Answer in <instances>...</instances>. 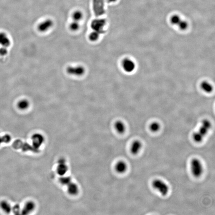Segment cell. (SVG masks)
Wrapping results in <instances>:
<instances>
[{
  "label": "cell",
  "instance_id": "7402d4cb",
  "mask_svg": "<svg viewBox=\"0 0 215 215\" xmlns=\"http://www.w3.org/2000/svg\"><path fill=\"white\" fill-rule=\"evenodd\" d=\"M100 33H98L96 31H93V32H91L89 35V38L90 40L91 41H97L99 37Z\"/></svg>",
  "mask_w": 215,
  "mask_h": 215
},
{
  "label": "cell",
  "instance_id": "277c9868",
  "mask_svg": "<svg viewBox=\"0 0 215 215\" xmlns=\"http://www.w3.org/2000/svg\"><path fill=\"white\" fill-rule=\"evenodd\" d=\"M93 7L96 17H99L104 15L105 13L104 0H93Z\"/></svg>",
  "mask_w": 215,
  "mask_h": 215
},
{
  "label": "cell",
  "instance_id": "4316f807",
  "mask_svg": "<svg viewBox=\"0 0 215 215\" xmlns=\"http://www.w3.org/2000/svg\"><path fill=\"white\" fill-rule=\"evenodd\" d=\"M79 28V25L77 21L72 22L70 25V28L72 31H77Z\"/></svg>",
  "mask_w": 215,
  "mask_h": 215
},
{
  "label": "cell",
  "instance_id": "4fadbf2b",
  "mask_svg": "<svg viewBox=\"0 0 215 215\" xmlns=\"http://www.w3.org/2000/svg\"><path fill=\"white\" fill-rule=\"evenodd\" d=\"M0 208L7 214H10L12 212V206L9 202L6 200H3L0 202Z\"/></svg>",
  "mask_w": 215,
  "mask_h": 215
},
{
  "label": "cell",
  "instance_id": "d6986e66",
  "mask_svg": "<svg viewBox=\"0 0 215 215\" xmlns=\"http://www.w3.org/2000/svg\"><path fill=\"white\" fill-rule=\"evenodd\" d=\"M59 182L62 185L67 186L72 182L71 178L70 176H65V175L61 176L59 179Z\"/></svg>",
  "mask_w": 215,
  "mask_h": 215
},
{
  "label": "cell",
  "instance_id": "3957f363",
  "mask_svg": "<svg viewBox=\"0 0 215 215\" xmlns=\"http://www.w3.org/2000/svg\"><path fill=\"white\" fill-rule=\"evenodd\" d=\"M31 141L33 148L37 150L44 144L45 138L43 135L37 133L32 135L31 137Z\"/></svg>",
  "mask_w": 215,
  "mask_h": 215
},
{
  "label": "cell",
  "instance_id": "484cf974",
  "mask_svg": "<svg viewBox=\"0 0 215 215\" xmlns=\"http://www.w3.org/2000/svg\"><path fill=\"white\" fill-rule=\"evenodd\" d=\"M178 26L181 30H185L187 29L188 26V24L186 21L181 20L179 24H178Z\"/></svg>",
  "mask_w": 215,
  "mask_h": 215
},
{
  "label": "cell",
  "instance_id": "7a4b0ae2",
  "mask_svg": "<svg viewBox=\"0 0 215 215\" xmlns=\"http://www.w3.org/2000/svg\"><path fill=\"white\" fill-rule=\"evenodd\" d=\"M191 169L192 174L196 177H200L202 174L203 171V168L201 162L196 158L192 160Z\"/></svg>",
  "mask_w": 215,
  "mask_h": 215
},
{
  "label": "cell",
  "instance_id": "44dd1931",
  "mask_svg": "<svg viewBox=\"0 0 215 215\" xmlns=\"http://www.w3.org/2000/svg\"><path fill=\"white\" fill-rule=\"evenodd\" d=\"M83 15L82 12L80 11H76L73 14V18L75 21L78 22L83 18Z\"/></svg>",
  "mask_w": 215,
  "mask_h": 215
},
{
  "label": "cell",
  "instance_id": "ba28073f",
  "mask_svg": "<svg viewBox=\"0 0 215 215\" xmlns=\"http://www.w3.org/2000/svg\"><path fill=\"white\" fill-rule=\"evenodd\" d=\"M36 208V204L32 200L26 202L21 209V214L22 215H28L33 212Z\"/></svg>",
  "mask_w": 215,
  "mask_h": 215
},
{
  "label": "cell",
  "instance_id": "9a60e30c",
  "mask_svg": "<svg viewBox=\"0 0 215 215\" xmlns=\"http://www.w3.org/2000/svg\"><path fill=\"white\" fill-rule=\"evenodd\" d=\"M142 143L140 141L136 140L132 144L130 150L132 154L133 155H136L139 152L142 148Z\"/></svg>",
  "mask_w": 215,
  "mask_h": 215
},
{
  "label": "cell",
  "instance_id": "8992f818",
  "mask_svg": "<svg viewBox=\"0 0 215 215\" xmlns=\"http://www.w3.org/2000/svg\"><path fill=\"white\" fill-rule=\"evenodd\" d=\"M106 24V21L105 19H95L91 22V27L94 31L102 34L104 33V28Z\"/></svg>",
  "mask_w": 215,
  "mask_h": 215
},
{
  "label": "cell",
  "instance_id": "83f0119b",
  "mask_svg": "<svg viewBox=\"0 0 215 215\" xmlns=\"http://www.w3.org/2000/svg\"><path fill=\"white\" fill-rule=\"evenodd\" d=\"M3 139L4 143L5 144H8L10 142L12 139V138L10 135L5 134L3 136Z\"/></svg>",
  "mask_w": 215,
  "mask_h": 215
},
{
  "label": "cell",
  "instance_id": "30bf717a",
  "mask_svg": "<svg viewBox=\"0 0 215 215\" xmlns=\"http://www.w3.org/2000/svg\"><path fill=\"white\" fill-rule=\"evenodd\" d=\"M123 69L127 73H132L136 68L135 63L132 60L130 59L126 58L123 60L122 62Z\"/></svg>",
  "mask_w": 215,
  "mask_h": 215
},
{
  "label": "cell",
  "instance_id": "f546056e",
  "mask_svg": "<svg viewBox=\"0 0 215 215\" xmlns=\"http://www.w3.org/2000/svg\"><path fill=\"white\" fill-rule=\"evenodd\" d=\"M3 143H4L3 137L1 136V135H0V145L3 144Z\"/></svg>",
  "mask_w": 215,
  "mask_h": 215
},
{
  "label": "cell",
  "instance_id": "5b68a950",
  "mask_svg": "<svg viewBox=\"0 0 215 215\" xmlns=\"http://www.w3.org/2000/svg\"><path fill=\"white\" fill-rule=\"evenodd\" d=\"M152 186L154 188L160 192L162 195L166 196L169 192V186L162 180L159 179L154 180L152 182Z\"/></svg>",
  "mask_w": 215,
  "mask_h": 215
},
{
  "label": "cell",
  "instance_id": "cb8c5ba5",
  "mask_svg": "<svg viewBox=\"0 0 215 215\" xmlns=\"http://www.w3.org/2000/svg\"><path fill=\"white\" fill-rule=\"evenodd\" d=\"M181 20L180 17L178 15H174L171 18V22L173 25H178Z\"/></svg>",
  "mask_w": 215,
  "mask_h": 215
},
{
  "label": "cell",
  "instance_id": "ffe728a7",
  "mask_svg": "<svg viewBox=\"0 0 215 215\" xmlns=\"http://www.w3.org/2000/svg\"><path fill=\"white\" fill-rule=\"evenodd\" d=\"M29 104V102L28 100L24 99L18 102V107L21 110H25L28 108Z\"/></svg>",
  "mask_w": 215,
  "mask_h": 215
},
{
  "label": "cell",
  "instance_id": "6da1fadb",
  "mask_svg": "<svg viewBox=\"0 0 215 215\" xmlns=\"http://www.w3.org/2000/svg\"><path fill=\"white\" fill-rule=\"evenodd\" d=\"M211 126L210 122L208 120H204L203 121L202 125L200 128L198 132L194 134V140L196 142H201L205 136L207 134Z\"/></svg>",
  "mask_w": 215,
  "mask_h": 215
},
{
  "label": "cell",
  "instance_id": "4dcf8cb0",
  "mask_svg": "<svg viewBox=\"0 0 215 215\" xmlns=\"http://www.w3.org/2000/svg\"><path fill=\"white\" fill-rule=\"evenodd\" d=\"M116 1V0H107V1L108 3H112V2H115Z\"/></svg>",
  "mask_w": 215,
  "mask_h": 215
},
{
  "label": "cell",
  "instance_id": "ac0fdd59",
  "mask_svg": "<svg viewBox=\"0 0 215 215\" xmlns=\"http://www.w3.org/2000/svg\"><path fill=\"white\" fill-rule=\"evenodd\" d=\"M202 89L206 93H210L212 91L213 87L212 85L208 82H202L201 85Z\"/></svg>",
  "mask_w": 215,
  "mask_h": 215
},
{
  "label": "cell",
  "instance_id": "52a82bcc",
  "mask_svg": "<svg viewBox=\"0 0 215 215\" xmlns=\"http://www.w3.org/2000/svg\"><path fill=\"white\" fill-rule=\"evenodd\" d=\"M67 73L71 75L80 77L85 72V69L82 66H69L66 69Z\"/></svg>",
  "mask_w": 215,
  "mask_h": 215
},
{
  "label": "cell",
  "instance_id": "603a6c76",
  "mask_svg": "<svg viewBox=\"0 0 215 215\" xmlns=\"http://www.w3.org/2000/svg\"><path fill=\"white\" fill-rule=\"evenodd\" d=\"M160 125L158 122H154L150 126V129L152 132H156L160 130Z\"/></svg>",
  "mask_w": 215,
  "mask_h": 215
},
{
  "label": "cell",
  "instance_id": "d4e9b609",
  "mask_svg": "<svg viewBox=\"0 0 215 215\" xmlns=\"http://www.w3.org/2000/svg\"><path fill=\"white\" fill-rule=\"evenodd\" d=\"M12 212H13L15 214H21V208L20 205L17 204L12 207Z\"/></svg>",
  "mask_w": 215,
  "mask_h": 215
},
{
  "label": "cell",
  "instance_id": "e0dca14e",
  "mask_svg": "<svg viewBox=\"0 0 215 215\" xmlns=\"http://www.w3.org/2000/svg\"><path fill=\"white\" fill-rule=\"evenodd\" d=\"M114 128L116 132L120 134H123L126 130L125 125L121 121H118L115 123Z\"/></svg>",
  "mask_w": 215,
  "mask_h": 215
},
{
  "label": "cell",
  "instance_id": "f1b7e54d",
  "mask_svg": "<svg viewBox=\"0 0 215 215\" xmlns=\"http://www.w3.org/2000/svg\"><path fill=\"white\" fill-rule=\"evenodd\" d=\"M8 53L7 47H3L0 48V55H5Z\"/></svg>",
  "mask_w": 215,
  "mask_h": 215
},
{
  "label": "cell",
  "instance_id": "9c48e42d",
  "mask_svg": "<svg viewBox=\"0 0 215 215\" xmlns=\"http://www.w3.org/2000/svg\"><path fill=\"white\" fill-rule=\"evenodd\" d=\"M56 170L58 174L60 176H64L66 174L68 170V167L64 158H60L58 160Z\"/></svg>",
  "mask_w": 215,
  "mask_h": 215
},
{
  "label": "cell",
  "instance_id": "5bb4252c",
  "mask_svg": "<svg viewBox=\"0 0 215 215\" xmlns=\"http://www.w3.org/2000/svg\"><path fill=\"white\" fill-rule=\"evenodd\" d=\"M115 168L116 172L122 174L126 171L128 168L127 165L124 161H120L116 165Z\"/></svg>",
  "mask_w": 215,
  "mask_h": 215
},
{
  "label": "cell",
  "instance_id": "7c38bea8",
  "mask_svg": "<svg viewBox=\"0 0 215 215\" xmlns=\"http://www.w3.org/2000/svg\"><path fill=\"white\" fill-rule=\"evenodd\" d=\"M67 187L68 192L71 195H76L79 193V189L78 186L72 181L67 185Z\"/></svg>",
  "mask_w": 215,
  "mask_h": 215
},
{
  "label": "cell",
  "instance_id": "8fae6325",
  "mask_svg": "<svg viewBox=\"0 0 215 215\" xmlns=\"http://www.w3.org/2000/svg\"><path fill=\"white\" fill-rule=\"evenodd\" d=\"M53 25V22L50 19H47L43 22H41L38 26V29L41 32H45Z\"/></svg>",
  "mask_w": 215,
  "mask_h": 215
},
{
  "label": "cell",
  "instance_id": "2e32d148",
  "mask_svg": "<svg viewBox=\"0 0 215 215\" xmlns=\"http://www.w3.org/2000/svg\"><path fill=\"white\" fill-rule=\"evenodd\" d=\"M11 44L9 38L5 33L3 32L0 33V45L2 46L8 47Z\"/></svg>",
  "mask_w": 215,
  "mask_h": 215
}]
</instances>
